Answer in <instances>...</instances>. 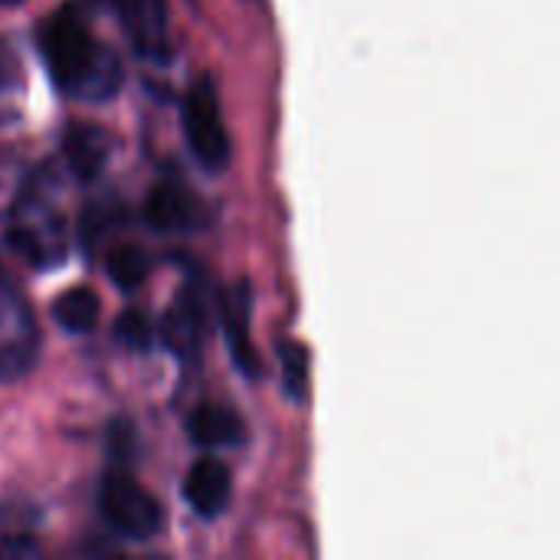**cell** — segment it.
Instances as JSON below:
<instances>
[{
	"label": "cell",
	"mask_w": 560,
	"mask_h": 560,
	"mask_svg": "<svg viewBox=\"0 0 560 560\" xmlns=\"http://www.w3.org/2000/svg\"><path fill=\"white\" fill-rule=\"evenodd\" d=\"M39 49L56 89L72 98L102 102L112 98L121 85L118 56L92 36L75 7H59L43 20Z\"/></svg>",
	"instance_id": "cell-1"
},
{
	"label": "cell",
	"mask_w": 560,
	"mask_h": 560,
	"mask_svg": "<svg viewBox=\"0 0 560 560\" xmlns=\"http://www.w3.org/2000/svg\"><path fill=\"white\" fill-rule=\"evenodd\" d=\"M98 512L105 518V525L131 541H148L161 532L164 525V512L158 505V499L135 482L131 472H108L98 486Z\"/></svg>",
	"instance_id": "cell-2"
},
{
	"label": "cell",
	"mask_w": 560,
	"mask_h": 560,
	"mask_svg": "<svg viewBox=\"0 0 560 560\" xmlns=\"http://www.w3.org/2000/svg\"><path fill=\"white\" fill-rule=\"evenodd\" d=\"M184 138L190 154L207 167V171H223L230 164V135L220 115V98L217 85L210 75H200L187 95H184Z\"/></svg>",
	"instance_id": "cell-3"
},
{
	"label": "cell",
	"mask_w": 560,
	"mask_h": 560,
	"mask_svg": "<svg viewBox=\"0 0 560 560\" xmlns=\"http://www.w3.org/2000/svg\"><path fill=\"white\" fill-rule=\"evenodd\" d=\"M39 348V331L23 289L0 276V381H20Z\"/></svg>",
	"instance_id": "cell-4"
},
{
	"label": "cell",
	"mask_w": 560,
	"mask_h": 560,
	"mask_svg": "<svg viewBox=\"0 0 560 560\" xmlns=\"http://www.w3.org/2000/svg\"><path fill=\"white\" fill-rule=\"evenodd\" d=\"M121 23L128 43L138 56L164 62L171 56L167 43V0H102Z\"/></svg>",
	"instance_id": "cell-5"
},
{
	"label": "cell",
	"mask_w": 560,
	"mask_h": 560,
	"mask_svg": "<svg viewBox=\"0 0 560 560\" xmlns=\"http://www.w3.org/2000/svg\"><path fill=\"white\" fill-rule=\"evenodd\" d=\"M249 312H253V292H249V282L240 279L220 299V325H223V341L230 348L233 364L246 377H259L262 364H259V354L249 338Z\"/></svg>",
	"instance_id": "cell-6"
},
{
	"label": "cell",
	"mask_w": 560,
	"mask_h": 560,
	"mask_svg": "<svg viewBox=\"0 0 560 560\" xmlns=\"http://www.w3.org/2000/svg\"><path fill=\"white\" fill-rule=\"evenodd\" d=\"M207 335V295L203 289H184L174 308L164 315V341L174 354L190 358L200 351Z\"/></svg>",
	"instance_id": "cell-7"
},
{
	"label": "cell",
	"mask_w": 560,
	"mask_h": 560,
	"mask_svg": "<svg viewBox=\"0 0 560 560\" xmlns=\"http://www.w3.org/2000/svg\"><path fill=\"white\" fill-rule=\"evenodd\" d=\"M230 492H233L230 469H226L220 459L203 456V459H197V463L187 469V479H184V502H187L200 518H217V515H223V509L230 505Z\"/></svg>",
	"instance_id": "cell-8"
},
{
	"label": "cell",
	"mask_w": 560,
	"mask_h": 560,
	"mask_svg": "<svg viewBox=\"0 0 560 560\" xmlns=\"http://www.w3.org/2000/svg\"><path fill=\"white\" fill-rule=\"evenodd\" d=\"M112 148H115V138L105 128H98V125H69L66 135H62L66 164H69V171L79 180L98 177L102 167L112 158Z\"/></svg>",
	"instance_id": "cell-9"
},
{
	"label": "cell",
	"mask_w": 560,
	"mask_h": 560,
	"mask_svg": "<svg viewBox=\"0 0 560 560\" xmlns=\"http://www.w3.org/2000/svg\"><path fill=\"white\" fill-rule=\"evenodd\" d=\"M187 433L203 450H226V446H240L246 440V423L233 407L203 404L190 413Z\"/></svg>",
	"instance_id": "cell-10"
},
{
	"label": "cell",
	"mask_w": 560,
	"mask_h": 560,
	"mask_svg": "<svg viewBox=\"0 0 560 560\" xmlns=\"http://www.w3.org/2000/svg\"><path fill=\"white\" fill-rule=\"evenodd\" d=\"M144 217L158 233H180L197 223V203L190 200V194L180 184L164 180L148 194Z\"/></svg>",
	"instance_id": "cell-11"
},
{
	"label": "cell",
	"mask_w": 560,
	"mask_h": 560,
	"mask_svg": "<svg viewBox=\"0 0 560 560\" xmlns=\"http://www.w3.org/2000/svg\"><path fill=\"white\" fill-rule=\"evenodd\" d=\"M98 312H102V302L92 289L85 285H75V289H66L62 295H56L52 302V318L59 328L72 331V335H85L95 328L98 322Z\"/></svg>",
	"instance_id": "cell-12"
},
{
	"label": "cell",
	"mask_w": 560,
	"mask_h": 560,
	"mask_svg": "<svg viewBox=\"0 0 560 560\" xmlns=\"http://www.w3.org/2000/svg\"><path fill=\"white\" fill-rule=\"evenodd\" d=\"M148 269H151V262L138 246H118L108 256V276L121 292H135L148 279Z\"/></svg>",
	"instance_id": "cell-13"
},
{
	"label": "cell",
	"mask_w": 560,
	"mask_h": 560,
	"mask_svg": "<svg viewBox=\"0 0 560 560\" xmlns=\"http://www.w3.org/2000/svg\"><path fill=\"white\" fill-rule=\"evenodd\" d=\"M279 361H282V387L292 400L308 397V351L299 341H282L279 345Z\"/></svg>",
	"instance_id": "cell-14"
},
{
	"label": "cell",
	"mask_w": 560,
	"mask_h": 560,
	"mask_svg": "<svg viewBox=\"0 0 560 560\" xmlns=\"http://www.w3.org/2000/svg\"><path fill=\"white\" fill-rule=\"evenodd\" d=\"M115 338L121 345H128L131 351H151V345H154V325H151V318L141 308H128L115 322Z\"/></svg>",
	"instance_id": "cell-15"
},
{
	"label": "cell",
	"mask_w": 560,
	"mask_h": 560,
	"mask_svg": "<svg viewBox=\"0 0 560 560\" xmlns=\"http://www.w3.org/2000/svg\"><path fill=\"white\" fill-rule=\"evenodd\" d=\"M20 85H23V62H20L16 49L0 36V95L13 92Z\"/></svg>",
	"instance_id": "cell-16"
},
{
	"label": "cell",
	"mask_w": 560,
	"mask_h": 560,
	"mask_svg": "<svg viewBox=\"0 0 560 560\" xmlns=\"http://www.w3.org/2000/svg\"><path fill=\"white\" fill-rule=\"evenodd\" d=\"M131 440H135V433H131V427H128L125 420H121V423H112L108 443H112V453H115V456H128Z\"/></svg>",
	"instance_id": "cell-17"
}]
</instances>
